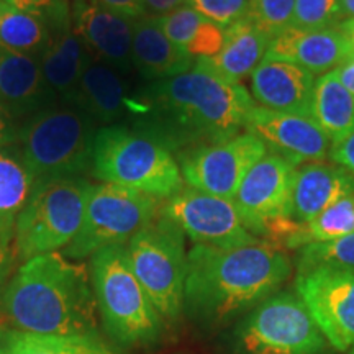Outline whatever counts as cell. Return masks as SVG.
I'll list each match as a JSON object with an SVG mask.
<instances>
[{"label": "cell", "mask_w": 354, "mask_h": 354, "mask_svg": "<svg viewBox=\"0 0 354 354\" xmlns=\"http://www.w3.org/2000/svg\"><path fill=\"white\" fill-rule=\"evenodd\" d=\"M253 95L196 61L187 73L153 82L131 97L130 115L138 130L151 133L177 154L246 131Z\"/></svg>", "instance_id": "6da1fadb"}, {"label": "cell", "mask_w": 354, "mask_h": 354, "mask_svg": "<svg viewBox=\"0 0 354 354\" xmlns=\"http://www.w3.org/2000/svg\"><path fill=\"white\" fill-rule=\"evenodd\" d=\"M290 274L289 256L263 240L234 248L194 245L184 308L205 325H225L281 290Z\"/></svg>", "instance_id": "7a4b0ae2"}, {"label": "cell", "mask_w": 354, "mask_h": 354, "mask_svg": "<svg viewBox=\"0 0 354 354\" xmlns=\"http://www.w3.org/2000/svg\"><path fill=\"white\" fill-rule=\"evenodd\" d=\"M12 328L44 335H99L97 304L86 264L61 253L17 268L0 299Z\"/></svg>", "instance_id": "3957f363"}, {"label": "cell", "mask_w": 354, "mask_h": 354, "mask_svg": "<svg viewBox=\"0 0 354 354\" xmlns=\"http://www.w3.org/2000/svg\"><path fill=\"white\" fill-rule=\"evenodd\" d=\"M92 176L165 202L184 189L176 154L151 133L122 125L102 127L94 141Z\"/></svg>", "instance_id": "277c9868"}, {"label": "cell", "mask_w": 354, "mask_h": 354, "mask_svg": "<svg viewBox=\"0 0 354 354\" xmlns=\"http://www.w3.org/2000/svg\"><path fill=\"white\" fill-rule=\"evenodd\" d=\"M95 123L81 110L48 107L17 131V148L35 184L57 179H76L92 172Z\"/></svg>", "instance_id": "5b68a950"}, {"label": "cell", "mask_w": 354, "mask_h": 354, "mask_svg": "<svg viewBox=\"0 0 354 354\" xmlns=\"http://www.w3.org/2000/svg\"><path fill=\"white\" fill-rule=\"evenodd\" d=\"M97 312L113 342L127 348L149 346L166 323L133 272L125 246H110L88 264Z\"/></svg>", "instance_id": "8992f818"}, {"label": "cell", "mask_w": 354, "mask_h": 354, "mask_svg": "<svg viewBox=\"0 0 354 354\" xmlns=\"http://www.w3.org/2000/svg\"><path fill=\"white\" fill-rule=\"evenodd\" d=\"M92 183L57 179L33 185L28 202L17 220L13 250L19 263L63 251L81 228Z\"/></svg>", "instance_id": "52a82bcc"}, {"label": "cell", "mask_w": 354, "mask_h": 354, "mask_svg": "<svg viewBox=\"0 0 354 354\" xmlns=\"http://www.w3.org/2000/svg\"><path fill=\"white\" fill-rule=\"evenodd\" d=\"M130 266L166 325L184 310L187 277L185 234L171 220L158 215L127 243Z\"/></svg>", "instance_id": "ba28073f"}, {"label": "cell", "mask_w": 354, "mask_h": 354, "mask_svg": "<svg viewBox=\"0 0 354 354\" xmlns=\"http://www.w3.org/2000/svg\"><path fill=\"white\" fill-rule=\"evenodd\" d=\"M233 339L240 354H325L330 346L297 292L282 289L241 317Z\"/></svg>", "instance_id": "9c48e42d"}, {"label": "cell", "mask_w": 354, "mask_h": 354, "mask_svg": "<svg viewBox=\"0 0 354 354\" xmlns=\"http://www.w3.org/2000/svg\"><path fill=\"white\" fill-rule=\"evenodd\" d=\"M161 201L122 185L94 184L81 228L61 253L73 261L92 258L110 246H127L159 215Z\"/></svg>", "instance_id": "30bf717a"}, {"label": "cell", "mask_w": 354, "mask_h": 354, "mask_svg": "<svg viewBox=\"0 0 354 354\" xmlns=\"http://www.w3.org/2000/svg\"><path fill=\"white\" fill-rule=\"evenodd\" d=\"M295 292L333 349L354 354V269L335 264L299 268Z\"/></svg>", "instance_id": "8fae6325"}, {"label": "cell", "mask_w": 354, "mask_h": 354, "mask_svg": "<svg viewBox=\"0 0 354 354\" xmlns=\"http://www.w3.org/2000/svg\"><path fill=\"white\" fill-rule=\"evenodd\" d=\"M266 153L268 148L254 133L243 131L233 138L184 149L176 159L187 187L233 201L243 177Z\"/></svg>", "instance_id": "7c38bea8"}, {"label": "cell", "mask_w": 354, "mask_h": 354, "mask_svg": "<svg viewBox=\"0 0 354 354\" xmlns=\"http://www.w3.org/2000/svg\"><path fill=\"white\" fill-rule=\"evenodd\" d=\"M159 215L180 228L194 245L234 248L261 241L246 225L233 201L184 187L161 203Z\"/></svg>", "instance_id": "4fadbf2b"}, {"label": "cell", "mask_w": 354, "mask_h": 354, "mask_svg": "<svg viewBox=\"0 0 354 354\" xmlns=\"http://www.w3.org/2000/svg\"><path fill=\"white\" fill-rule=\"evenodd\" d=\"M297 167L268 151L243 177L233 203L243 223L263 240L269 225L292 218V190Z\"/></svg>", "instance_id": "5bb4252c"}, {"label": "cell", "mask_w": 354, "mask_h": 354, "mask_svg": "<svg viewBox=\"0 0 354 354\" xmlns=\"http://www.w3.org/2000/svg\"><path fill=\"white\" fill-rule=\"evenodd\" d=\"M246 131L254 133L268 151L276 153L295 167L323 161L331 141L312 117L284 113L254 105Z\"/></svg>", "instance_id": "9a60e30c"}, {"label": "cell", "mask_w": 354, "mask_h": 354, "mask_svg": "<svg viewBox=\"0 0 354 354\" xmlns=\"http://www.w3.org/2000/svg\"><path fill=\"white\" fill-rule=\"evenodd\" d=\"M133 24L99 0H71V26L91 56L118 71H130Z\"/></svg>", "instance_id": "2e32d148"}, {"label": "cell", "mask_w": 354, "mask_h": 354, "mask_svg": "<svg viewBox=\"0 0 354 354\" xmlns=\"http://www.w3.org/2000/svg\"><path fill=\"white\" fill-rule=\"evenodd\" d=\"M264 57L300 66L317 76L339 68L353 55L338 26L322 30H299L290 26L269 41Z\"/></svg>", "instance_id": "e0dca14e"}, {"label": "cell", "mask_w": 354, "mask_h": 354, "mask_svg": "<svg viewBox=\"0 0 354 354\" xmlns=\"http://www.w3.org/2000/svg\"><path fill=\"white\" fill-rule=\"evenodd\" d=\"M315 82L317 77L300 66L264 57L251 74V94L259 107L312 117Z\"/></svg>", "instance_id": "ac0fdd59"}, {"label": "cell", "mask_w": 354, "mask_h": 354, "mask_svg": "<svg viewBox=\"0 0 354 354\" xmlns=\"http://www.w3.org/2000/svg\"><path fill=\"white\" fill-rule=\"evenodd\" d=\"M55 94L43 77L39 57L0 44V107L17 118H30L53 107Z\"/></svg>", "instance_id": "d6986e66"}, {"label": "cell", "mask_w": 354, "mask_h": 354, "mask_svg": "<svg viewBox=\"0 0 354 354\" xmlns=\"http://www.w3.org/2000/svg\"><path fill=\"white\" fill-rule=\"evenodd\" d=\"M68 104L86 113L95 125L110 127L123 115H130L131 97L118 69L92 57Z\"/></svg>", "instance_id": "ffe728a7"}, {"label": "cell", "mask_w": 354, "mask_h": 354, "mask_svg": "<svg viewBox=\"0 0 354 354\" xmlns=\"http://www.w3.org/2000/svg\"><path fill=\"white\" fill-rule=\"evenodd\" d=\"M354 196V176L335 162L304 165L292 190V220L308 223L333 203Z\"/></svg>", "instance_id": "44dd1931"}, {"label": "cell", "mask_w": 354, "mask_h": 354, "mask_svg": "<svg viewBox=\"0 0 354 354\" xmlns=\"http://www.w3.org/2000/svg\"><path fill=\"white\" fill-rule=\"evenodd\" d=\"M131 63L149 81H165L187 73L196 59L171 43L158 17H140L133 24Z\"/></svg>", "instance_id": "7402d4cb"}, {"label": "cell", "mask_w": 354, "mask_h": 354, "mask_svg": "<svg viewBox=\"0 0 354 354\" xmlns=\"http://www.w3.org/2000/svg\"><path fill=\"white\" fill-rule=\"evenodd\" d=\"M268 46L269 38L245 19L225 30V41L218 55L196 61L228 81L241 82L264 59Z\"/></svg>", "instance_id": "603a6c76"}, {"label": "cell", "mask_w": 354, "mask_h": 354, "mask_svg": "<svg viewBox=\"0 0 354 354\" xmlns=\"http://www.w3.org/2000/svg\"><path fill=\"white\" fill-rule=\"evenodd\" d=\"M91 59L86 44L71 26L59 33H53L50 46L39 57V64L53 94L68 102Z\"/></svg>", "instance_id": "cb8c5ba5"}, {"label": "cell", "mask_w": 354, "mask_h": 354, "mask_svg": "<svg viewBox=\"0 0 354 354\" xmlns=\"http://www.w3.org/2000/svg\"><path fill=\"white\" fill-rule=\"evenodd\" d=\"M35 179L17 145L0 148V243L13 245L17 220L28 202Z\"/></svg>", "instance_id": "d4e9b609"}, {"label": "cell", "mask_w": 354, "mask_h": 354, "mask_svg": "<svg viewBox=\"0 0 354 354\" xmlns=\"http://www.w3.org/2000/svg\"><path fill=\"white\" fill-rule=\"evenodd\" d=\"M312 118L333 145L354 133V94L339 82L335 71L317 77Z\"/></svg>", "instance_id": "484cf974"}, {"label": "cell", "mask_w": 354, "mask_h": 354, "mask_svg": "<svg viewBox=\"0 0 354 354\" xmlns=\"http://www.w3.org/2000/svg\"><path fill=\"white\" fill-rule=\"evenodd\" d=\"M6 354H115L100 335H44L0 326Z\"/></svg>", "instance_id": "4316f807"}, {"label": "cell", "mask_w": 354, "mask_h": 354, "mask_svg": "<svg viewBox=\"0 0 354 354\" xmlns=\"http://www.w3.org/2000/svg\"><path fill=\"white\" fill-rule=\"evenodd\" d=\"M51 38V28L41 19L0 0V44L3 48L41 57Z\"/></svg>", "instance_id": "83f0119b"}, {"label": "cell", "mask_w": 354, "mask_h": 354, "mask_svg": "<svg viewBox=\"0 0 354 354\" xmlns=\"http://www.w3.org/2000/svg\"><path fill=\"white\" fill-rule=\"evenodd\" d=\"M354 233V196L344 197L333 203L320 215L300 223V230L295 236L292 250L313 245V243H330Z\"/></svg>", "instance_id": "f1b7e54d"}, {"label": "cell", "mask_w": 354, "mask_h": 354, "mask_svg": "<svg viewBox=\"0 0 354 354\" xmlns=\"http://www.w3.org/2000/svg\"><path fill=\"white\" fill-rule=\"evenodd\" d=\"M294 8L295 0H250L246 20L271 41L290 28Z\"/></svg>", "instance_id": "f546056e"}, {"label": "cell", "mask_w": 354, "mask_h": 354, "mask_svg": "<svg viewBox=\"0 0 354 354\" xmlns=\"http://www.w3.org/2000/svg\"><path fill=\"white\" fill-rule=\"evenodd\" d=\"M344 21L343 0H295L292 28H333Z\"/></svg>", "instance_id": "4dcf8cb0"}, {"label": "cell", "mask_w": 354, "mask_h": 354, "mask_svg": "<svg viewBox=\"0 0 354 354\" xmlns=\"http://www.w3.org/2000/svg\"><path fill=\"white\" fill-rule=\"evenodd\" d=\"M335 264L354 269V233L330 243H313L299 250V268Z\"/></svg>", "instance_id": "1f68e13d"}, {"label": "cell", "mask_w": 354, "mask_h": 354, "mask_svg": "<svg viewBox=\"0 0 354 354\" xmlns=\"http://www.w3.org/2000/svg\"><path fill=\"white\" fill-rule=\"evenodd\" d=\"M158 20L167 39L187 53L189 44L192 43L194 37L197 35L198 26L202 25L203 17L185 3V6L166 13V15L158 17Z\"/></svg>", "instance_id": "d6a6232c"}, {"label": "cell", "mask_w": 354, "mask_h": 354, "mask_svg": "<svg viewBox=\"0 0 354 354\" xmlns=\"http://www.w3.org/2000/svg\"><path fill=\"white\" fill-rule=\"evenodd\" d=\"M2 2L41 19L50 26L51 33H59L71 28V0H2Z\"/></svg>", "instance_id": "836d02e7"}, {"label": "cell", "mask_w": 354, "mask_h": 354, "mask_svg": "<svg viewBox=\"0 0 354 354\" xmlns=\"http://www.w3.org/2000/svg\"><path fill=\"white\" fill-rule=\"evenodd\" d=\"M187 6L201 13L203 19L227 30L246 19L250 0H187Z\"/></svg>", "instance_id": "e575fe53"}, {"label": "cell", "mask_w": 354, "mask_h": 354, "mask_svg": "<svg viewBox=\"0 0 354 354\" xmlns=\"http://www.w3.org/2000/svg\"><path fill=\"white\" fill-rule=\"evenodd\" d=\"M225 41V28H221L214 21L203 19L202 25L198 26L197 35L192 43L189 44L187 55L194 59H210L218 55Z\"/></svg>", "instance_id": "d590c367"}, {"label": "cell", "mask_w": 354, "mask_h": 354, "mask_svg": "<svg viewBox=\"0 0 354 354\" xmlns=\"http://www.w3.org/2000/svg\"><path fill=\"white\" fill-rule=\"evenodd\" d=\"M17 263H19V259H17L13 245L0 243V299H2L8 282L17 271Z\"/></svg>", "instance_id": "8d00e7d4"}, {"label": "cell", "mask_w": 354, "mask_h": 354, "mask_svg": "<svg viewBox=\"0 0 354 354\" xmlns=\"http://www.w3.org/2000/svg\"><path fill=\"white\" fill-rule=\"evenodd\" d=\"M330 158L335 165L344 167L354 176V133L349 135L346 140L331 146Z\"/></svg>", "instance_id": "74e56055"}, {"label": "cell", "mask_w": 354, "mask_h": 354, "mask_svg": "<svg viewBox=\"0 0 354 354\" xmlns=\"http://www.w3.org/2000/svg\"><path fill=\"white\" fill-rule=\"evenodd\" d=\"M102 6H105L110 10L122 13V15L128 17V19H140L145 17L143 3L141 0H99Z\"/></svg>", "instance_id": "f35d334b"}, {"label": "cell", "mask_w": 354, "mask_h": 354, "mask_svg": "<svg viewBox=\"0 0 354 354\" xmlns=\"http://www.w3.org/2000/svg\"><path fill=\"white\" fill-rule=\"evenodd\" d=\"M141 3H143L145 15L161 17L176 10V8L185 6L187 0H141Z\"/></svg>", "instance_id": "ab89813d"}, {"label": "cell", "mask_w": 354, "mask_h": 354, "mask_svg": "<svg viewBox=\"0 0 354 354\" xmlns=\"http://www.w3.org/2000/svg\"><path fill=\"white\" fill-rule=\"evenodd\" d=\"M17 131L19 130H15V127H13V118L0 107V148L15 143Z\"/></svg>", "instance_id": "60d3db41"}, {"label": "cell", "mask_w": 354, "mask_h": 354, "mask_svg": "<svg viewBox=\"0 0 354 354\" xmlns=\"http://www.w3.org/2000/svg\"><path fill=\"white\" fill-rule=\"evenodd\" d=\"M335 74L339 79V82L354 94V56L349 57L348 61H344L339 68H336Z\"/></svg>", "instance_id": "b9f144b4"}, {"label": "cell", "mask_w": 354, "mask_h": 354, "mask_svg": "<svg viewBox=\"0 0 354 354\" xmlns=\"http://www.w3.org/2000/svg\"><path fill=\"white\" fill-rule=\"evenodd\" d=\"M339 32L344 35L346 41L349 44V50H351V55L354 56V19L351 20H344L338 25Z\"/></svg>", "instance_id": "7bdbcfd3"}, {"label": "cell", "mask_w": 354, "mask_h": 354, "mask_svg": "<svg viewBox=\"0 0 354 354\" xmlns=\"http://www.w3.org/2000/svg\"><path fill=\"white\" fill-rule=\"evenodd\" d=\"M343 10L344 20L354 19V0H343Z\"/></svg>", "instance_id": "ee69618b"}, {"label": "cell", "mask_w": 354, "mask_h": 354, "mask_svg": "<svg viewBox=\"0 0 354 354\" xmlns=\"http://www.w3.org/2000/svg\"><path fill=\"white\" fill-rule=\"evenodd\" d=\"M0 354H6V351H3V348H2V344H0Z\"/></svg>", "instance_id": "f6af8a7d"}]
</instances>
